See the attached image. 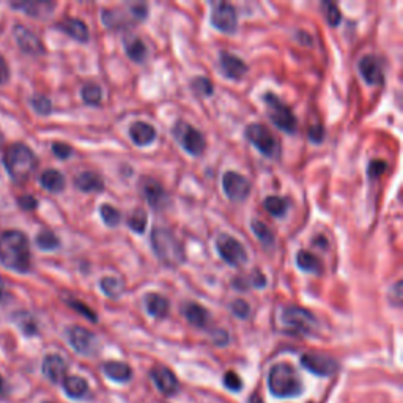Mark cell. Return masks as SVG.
<instances>
[{
	"instance_id": "11a10c76",
	"label": "cell",
	"mask_w": 403,
	"mask_h": 403,
	"mask_svg": "<svg viewBox=\"0 0 403 403\" xmlns=\"http://www.w3.org/2000/svg\"><path fill=\"white\" fill-rule=\"evenodd\" d=\"M8 298V287H6L5 281L0 277V301H5Z\"/></svg>"
},
{
	"instance_id": "db71d44e",
	"label": "cell",
	"mask_w": 403,
	"mask_h": 403,
	"mask_svg": "<svg viewBox=\"0 0 403 403\" xmlns=\"http://www.w3.org/2000/svg\"><path fill=\"white\" fill-rule=\"evenodd\" d=\"M10 77V68L5 58L0 56V84H5Z\"/></svg>"
},
{
	"instance_id": "e575fe53",
	"label": "cell",
	"mask_w": 403,
	"mask_h": 403,
	"mask_svg": "<svg viewBox=\"0 0 403 403\" xmlns=\"http://www.w3.org/2000/svg\"><path fill=\"white\" fill-rule=\"evenodd\" d=\"M127 222H128V227L133 230L134 234H143L145 229H147L148 217L143 210H134L133 213L129 215Z\"/></svg>"
},
{
	"instance_id": "f5cc1de1",
	"label": "cell",
	"mask_w": 403,
	"mask_h": 403,
	"mask_svg": "<svg viewBox=\"0 0 403 403\" xmlns=\"http://www.w3.org/2000/svg\"><path fill=\"white\" fill-rule=\"evenodd\" d=\"M249 283L252 287H255V288H263L267 286V279H265V276H263L259 269H255L252 274H250V281H249Z\"/></svg>"
},
{
	"instance_id": "8d00e7d4",
	"label": "cell",
	"mask_w": 403,
	"mask_h": 403,
	"mask_svg": "<svg viewBox=\"0 0 403 403\" xmlns=\"http://www.w3.org/2000/svg\"><path fill=\"white\" fill-rule=\"evenodd\" d=\"M16 321V325L23 329V333L24 334H27V335H35L37 334V321L34 316H32L30 314L27 312H18L15 314V316H13Z\"/></svg>"
},
{
	"instance_id": "f35d334b",
	"label": "cell",
	"mask_w": 403,
	"mask_h": 403,
	"mask_svg": "<svg viewBox=\"0 0 403 403\" xmlns=\"http://www.w3.org/2000/svg\"><path fill=\"white\" fill-rule=\"evenodd\" d=\"M37 246L43 250H54L60 246V241L56 234L49 232V230H43L37 235Z\"/></svg>"
},
{
	"instance_id": "74e56055",
	"label": "cell",
	"mask_w": 403,
	"mask_h": 403,
	"mask_svg": "<svg viewBox=\"0 0 403 403\" xmlns=\"http://www.w3.org/2000/svg\"><path fill=\"white\" fill-rule=\"evenodd\" d=\"M100 215H101L103 222H104L105 226H108V227H117L118 224L122 222V215H120V211H118L117 208L112 207V205H108V203L101 205V208H100Z\"/></svg>"
},
{
	"instance_id": "484cf974",
	"label": "cell",
	"mask_w": 403,
	"mask_h": 403,
	"mask_svg": "<svg viewBox=\"0 0 403 403\" xmlns=\"http://www.w3.org/2000/svg\"><path fill=\"white\" fill-rule=\"evenodd\" d=\"M103 370L110 380L118 383H127L128 380H131V376H133V370H131V367L128 364H124V362L118 361L105 362L103 366Z\"/></svg>"
},
{
	"instance_id": "7a4b0ae2",
	"label": "cell",
	"mask_w": 403,
	"mask_h": 403,
	"mask_svg": "<svg viewBox=\"0 0 403 403\" xmlns=\"http://www.w3.org/2000/svg\"><path fill=\"white\" fill-rule=\"evenodd\" d=\"M150 243L156 257L160 259L162 265H166L169 268H177L186 260L181 241L178 240L174 232L169 229L155 227L151 230Z\"/></svg>"
},
{
	"instance_id": "7dc6e473",
	"label": "cell",
	"mask_w": 403,
	"mask_h": 403,
	"mask_svg": "<svg viewBox=\"0 0 403 403\" xmlns=\"http://www.w3.org/2000/svg\"><path fill=\"white\" fill-rule=\"evenodd\" d=\"M52 151H54V155L57 158H60V160H67L72 155V148L67 143H62V142H56L52 143Z\"/></svg>"
},
{
	"instance_id": "ac0fdd59",
	"label": "cell",
	"mask_w": 403,
	"mask_h": 403,
	"mask_svg": "<svg viewBox=\"0 0 403 403\" xmlns=\"http://www.w3.org/2000/svg\"><path fill=\"white\" fill-rule=\"evenodd\" d=\"M151 380L156 385V388L160 389V392L164 395H172L177 392L178 389V380L170 369L167 367H155L150 372Z\"/></svg>"
},
{
	"instance_id": "30bf717a",
	"label": "cell",
	"mask_w": 403,
	"mask_h": 403,
	"mask_svg": "<svg viewBox=\"0 0 403 403\" xmlns=\"http://www.w3.org/2000/svg\"><path fill=\"white\" fill-rule=\"evenodd\" d=\"M67 337H68V342L72 347V350H75V352L79 354L94 356L96 354L98 348H100V343H98L96 335L85 328L71 326L67 331Z\"/></svg>"
},
{
	"instance_id": "bcb514c9",
	"label": "cell",
	"mask_w": 403,
	"mask_h": 403,
	"mask_svg": "<svg viewBox=\"0 0 403 403\" xmlns=\"http://www.w3.org/2000/svg\"><path fill=\"white\" fill-rule=\"evenodd\" d=\"M386 169H388L386 161H381V160L370 161V164H369V177L372 178V180H375V178H378V177H381L383 174H385Z\"/></svg>"
},
{
	"instance_id": "603a6c76",
	"label": "cell",
	"mask_w": 403,
	"mask_h": 403,
	"mask_svg": "<svg viewBox=\"0 0 403 403\" xmlns=\"http://www.w3.org/2000/svg\"><path fill=\"white\" fill-rule=\"evenodd\" d=\"M181 312L184 315V319H186L191 325L196 326V328H205L208 325L210 321V314L208 310L202 307L200 304H196V302H186L181 309Z\"/></svg>"
},
{
	"instance_id": "3957f363",
	"label": "cell",
	"mask_w": 403,
	"mask_h": 403,
	"mask_svg": "<svg viewBox=\"0 0 403 403\" xmlns=\"http://www.w3.org/2000/svg\"><path fill=\"white\" fill-rule=\"evenodd\" d=\"M268 386L271 394L279 399L296 397L302 391V383L293 366L281 362L271 367L268 375Z\"/></svg>"
},
{
	"instance_id": "681fc988",
	"label": "cell",
	"mask_w": 403,
	"mask_h": 403,
	"mask_svg": "<svg viewBox=\"0 0 403 403\" xmlns=\"http://www.w3.org/2000/svg\"><path fill=\"white\" fill-rule=\"evenodd\" d=\"M309 139L315 143L323 142V139H325V129H323L320 124H314V127H310L309 129Z\"/></svg>"
},
{
	"instance_id": "277c9868",
	"label": "cell",
	"mask_w": 403,
	"mask_h": 403,
	"mask_svg": "<svg viewBox=\"0 0 403 403\" xmlns=\"http://www.w3.org/2000/svg\"><path fill=\"white\" fill-rule=\"evenodd\" d=\"M4 162L6 172L18 183L27 180L34 174L38 164L34 151L24 143H13L11 147H8V150L5 151Z\"/></svg>"
},
{
	"instance_id": "836d02e7",
	"label": "cell",
	"mask_w": 403,
	"mask_h": 403,
	"mask_svg": "<svg viewBox=\"0 0 403 403\" xmlns=\"http://www.w3.org/2000/svg\"><path fill=\"white\" fill-rule=\"evenodd\" d=\"M82 100L90 105H100L103 100V90L98 84H85L81 91Z\"/></svg>"
},
{
	"instance_id": "7402d4cb",
	"label": "cell",
	"mask_w": 403,
	"mask_h": 403,
	"mask_svg": "<svg viewBox=\"0 0 403 403\" xmlns=\"http://www.w3.org/2000/svg\"><path fill=\"white\" fill-rule=\"evenodd\" d=\"M13 8L23 10L25 15L34 18H44L51 15V11L56 8V4L41 2V0H27V2H15L11 4Z\"/></svg>"
},
{
	"instance_id": "60d3db41",
	"label": "cell",
	"mask_w": 403,
	"mask_h": 403,
	"mask_svg": "<svg viewBox=\"0 0 403 403\" xmlns=\"http://www.w3.org/2000/svg\"><path fill=\"white\" fill-rule=\"evenodd\" d=\"M191 87H193V90L199 96H210V95H213V91H215L213 84H211L210 79L203 77V76L193 79V82H191Z\"/></svg>"
},
{
	"instance_id": "f6af8a7d",
	"label": "cell",
	"mask_w": 403,
	"mask_h": 403,
	"mask_svg": "<svg viewBox=\"0 0 403 403\" xmlns=\"http://www.w3.org/2000/svg\"><path fill=\"white\" fill-rule=\"evenodd\" d=\"M224 386L230 389V391L238 392V391H241L243 383H241L240 376H238L235 372H227L226 375H224Z\"/></svg>"
},
{
	"instance_id": "8992f818",
	"label": "cell",
	"mask_w": 403,
	"mask_h": 403,
	"mask_svg": "<svg viewBox=\"0 0 403 403\" xmlns=\"http://www.w3.org/2000/svg\"><path fill=\"white\" fill-rule=\"evenodd\" d=\"M248 141L260 151L263 156L276 158L279 155V143H277L274 134L260 123H250L244 131Z\"/></svg>"
},
{
	"instance_id": "d4e9b609",
	"label": "cell",
	"mask_w": 403,
	"mask_h": 403,
	"mask_svg": "<svg viewBox=\"0 0 403 403\" xmlns=\"http://www.w3.org/2000/svg\"><path fill=\"white\" fill-rule=\"evenodd\" d=\"M145 307H147V312L151 316H155V319H166L169 315L170 304L161 295L148 293L145 295Z\"/></svg>"
},
{
	"instance_id": "5bb4252c",
	"label": "cell",
	"mask_w": 403,
	"mask_h": 403,
	"mask_svg": "<svg viewBox=\"0 0 403 403\" xmlns=\"http://www.w3.org/2000/svg\"><path fill=\"white\" fill-rule=\"evenodd\" d=\"M13 35H15L18 46L25 52V54L32 56L44 54V44L41 43V39H39L30 29L25 27V25L23 24L15 25Z\"/></svg>"
},
{
	"instance_id": "f546056e",
	"label": "cell",
	"mask_w": 403,
	"mask_h": 403,
	"mask_svg": "<svg viewBox=\"0 0 403 403\" xmlns=\"http://www.w3.org/2000/svg\"><path fill=\"white\" fill-rule=\"evenodd\" d=\"M296 265H298L301 271H306V273H321L320 260L314 254L307 252V250H300L298 255H296Z\"/></svg>"
},
{
	"instance_id": "f1b7e54d",
	"label": "cell",
	"mask_w": 403,
	"mask_h": 403,
	"mask_svg": "<svg viewBox=\"0 0 403 403\" xmlns=\"http://www.w3.org/2000/svg\"><path fill=\"white\" fill-rule=\"evenodd\" d=\"M63 389L71 399H81L85 394H87L89 385H87V381L81 378V376L72 375V376H67V378L63 380Z\"/></svg>"
},
{
	"instance_id": "4dcf8cb0",
	"label": "cell",
	"mask_w": 403,
	"mask_h": 403,
	"mask_svg": "<svg viewBox=\"0 0 403 403\" xmlns=\"http://www.w3.org/2000/svg\"><path fill=\"white\" fill-rule=\"evenodd\" d=\"M263 208H265L271 216L283 217L288 210V200L277 196H269L263 200Z\"/></svg>"
},
{
	"instance_id": "4fadbf2b",
	"label": "cell",
	"mask_w": 403,
	"mask_h": 403,
	"mask_svg": "<svg viewBox=\"0 0 403 403\" xmlns=\"http://www.w3.org/2000/svg\"><path fill=\"white\" fill-rule=\"evenodd\" d=\"M301 366L304 369H307L310 373L319 376H331L339 370V364H337L335 359L329 358L326 354H319V353L302 354Z\"/></svg>"
},
{
	"instance_id": "6f0895ef",
	"label": "cell",
	"mask_w": 403,
	"mask_h": 403,
	"mask_svg": "<svg viewBox=\"0 0 403 403\" xmlns=\"http://www.w3.org/2000/svg\"><path fill=\"white\" fill-rule=\"evenodd\" d=\"M248 403H263V402H262V399L259 397V395L255 394V395H252V397L249 399V402H248Z\"/></svg>"
},
{
	"instance_id": "6da1fadb",
	"label": "cell",
	"mask_w": 403,
	"mask_h": 403,
	"mask_svg": "<svg viewBox=\"0 0 403 403\" xmlns=\"http://www.w3.org/2000/svg\"><path fill=\"white\" fill-rule=\"evenodd\" d=\"M0 262L6 268L18 273H27L30 269V246L23 232L10 230L0 236Z\"/></svg>"
},
{
	"instance_id": "ee69618b",
	"label": "cell",
	"mask_w": 403,
	"mask_h": 403,
	"mask_svg": "<svg viewBox=\"0 0 403 403\" xmlns=\"http://www.w3.org/2000/svg\"><path fill=\"white\" fill-rule=\"evenodd\" d=\"M230 309H232L234 315L238 316V319H248L250 314L249 304L243 300H235L232 304H230Z\"/></svg>"
},
{
	"instance_id": "8fae6325",
	"label": "cell",
	"mask_w": 403,
	"mask_h": 403,
	"mask_svg": "<svg viewBox=\"0 0 403 403\" xmlns=\"http://www.w3.org/2000/svg\"><path fill=\"white\" fill-rule=\"evenodd\" d=\"M222 189L232 202H243L248 199L250 193V183L248 178L238 174V172H226L222 177Z\"/></svg>"
},
{
	"instance_id": "4316f807",
	"label": "cell",
	"mask_w": 403,
	"mask_h": 403,
	"mask_svg": "<svg viewBox=\"0 0 403 403\" xmlns=\"http://www.w3.org/2000/svg\"><path fill=\"white\" fill-rule=\"evenodd\" d=\"M39 183L49 193H62L65 189V177L56 169L44 170L39 177Z\"/></svg>"
},
{
	"instance_id": "ab89813d",
	"label": "cell",
	"mask_w": 403,
	"mask_h": 403,
	"mask_svg": "<svg viewBox=\"0 0 403 403\" xmlns=\"http://www.w3.org/2000/svg\"><path fill=\"white\" fill-rule=\"evenodd\" d=\"M103 23L108 29H123L124 27V18L123 13L118 10H104L103 11Z\"/></svg>"
},
{
	"instance_id": "cb8c5ba5",
	"label": "cell",
	"mask_w": 403,
	"mask_h": 403,
	"mask_svg": "<svg viewBox=\"0 0 403 403\" xmlns=\"http://www.w3.org/2000/svg\"><path fill=\"white\" fill-rule=\"evenodd\" d=\"M75 186L82 193H101L104 180L95 172H82L75 178Z\"/></svg>"
},
{
	"instance_id": "2e32d148",
	"label": "cell",
	"mask_w": 403,
	"mask_h": 403,
	"mask_svg": "<svg viewBox=\"0 0 403 403\" xmlns=\"http://www.w3.org/2000/svg\"><path fill=\"white\" fill-rule=\"evenodd\" d=\"M359 72L369 85H381L383 84V65L375 56H366L359 60Z\"/></svg>"
},
{
	"instance_id": "c3c4849f",
	"label": "cell",
	"mask_w": 403,
	"mask_h": 403,
	"mask_svg": "<svg viewBox=\"0 0 403 403\" xmlns=\"http://www.w3.org/2000/svg\"><path fill=\"white\" fill-rule=\"evenodd\" d=\"M129 15L133 16L134 19H137V21H143V19L147 18V15H148L147 5H145V4L133 5V6H131V10H129Z\"/></svg>"
},
{
	"instance_id": "1f68e13d",
	"label": "cell",
	"mask_w": 403,
	"mask_h": 403,
	"mask_svg": "<svg viewBox=\"0 0 403 403\" xmlns=\"http://www.w3.org/2000/svg\"><path fill=\"white\" fill-rule=\"evenodd\" d=\"M100 287L108 298H118V296H122L124 292V282L118 279V277H103Z\"/></svg>"
},
{
	"instance_id": "d6a6232c",
	"label": "cell",
	"mask_w": 403,
	"mask_h": 403,
	"mask_svg": "<svg viewBox=\"0 0 403 403\" xmlns=\"http://www.w3.org/2000/svg\"><path fill=\"white\" fill-rule=\"evenodd\" d=\"M321 11L323 16H325V21L331 25V27H337L342 21L340 10L337 8V5L331 0H323L321 2Z\"/></svg>"
},
{
	"instance_id": "7c38bea8",
	"label": "cell",
	"mask_w": 403,
	"mask_h": 403,
	"mask_svg": "<svg viewBox=\"0 0 403 403\" xmlns=\"http://www.w3.org/2000/svg\"><path fill=\"white\" fill-rule=\"evenodd\" d=\"M238 18L236 10L234 5L227 2H217L213 5V11H211V25L215 29L224 32V34H234L236 30Z\"/></svg>"
},
{
	"instance_id": "f907efd6",
	"label": "cell",
	"mask_w": 403,
	"mask_h": 403,
	"mask_svg": "<svg viewBox=\"0 0 403 403\" xmlns=\"http://www.w3.org/2000/svg\"><path fill=\"white\" fill-rule=\"evenodd\" d=\"M18 203H19V207H21V208L25 210V211H32V210H35V208L38 207L37 199H35V197H32V196H23V197H19Z\"/></svg>"
},
{
	"instance_id": "d590c367",
	"label": "cell",
	"mask_w": 403,
	"mask_h": 403,
	"mask_svg": "<svg viewBox=\"0 0 403 403\" xmlns=\"http://www.w3.org/2000/svg\"><path fill=\"white\" fill-rule=\"evenodd\" d=\"M250 229H252V232L262 241V244H265V246H273L274 234L271 232L268 226H265V224H263L262 221L254 219L252 222H250Z\"/></svg>"
},
{
	"instance_id": "5b68a950",
	"label": "cell",
	"mask_w": 403,
	"mask_h": 403,
	"mask_svg": "<svg viewBox=\"0 0 403 403\" xmlns=\"http://www.w3.org/2000/svg\"><path fill=\"white\" fill-rule=\"evenodd\" d=\"M263 103H265L267 105L268 117H269V120L274 123V127L282 129L283 133H288V134L296 133L298 120H296V117L293 115L292 109H290L279 96L268 91V94L263 95Z\"/></svg>"
},
{
	"instance_id": "9a60e30c",
	"label": "cell",
	"mask_w": 403,
	"mask_h": 403,
	"mask_svg": "<svg viewBox=\"0 0 403 403\" xmlns=\"http://www.w3.org/2000/svg\"><path fill=\"white\" fill-rule=\"evenodd\" d=\"M141 189L151 208L162 210L167 205L169 197L160 181L153 180V178H143L141 183Z\"/></svg>"
},
{
	"instance_id": "e0dca14e",
	"label": "cell",
	"mask_w": 403,
	"mask_h": 403,
	"mask_svg": "<svg viewBox=\"0 0 403 403\" xmlns=\"http://www.w3.org/2000/svg\"><path fill=\"white\" fill-rule=\"evenodd\" d=\"M219 65H221L224 76L229 79H235V81L244 77V75L248 72V65L244 63L240 57L230 54V52L227 51L221 52Z\"/></svg>"
},
{
	"instance_id": "d6986e66",
	"label": "cell",
	"mask_w": 403,
	"mask_h": 403,
	"mask_svg": "<svg viewBox=\"0 0 403 403\" xmlns=\"http://www.w3.org/2000/svg\"><path fill=\"white\" fill-rule=\"evenodd\" d=\"M43 373L52 383H60L65 380L67 373V362L58 354L46 356L43 361Z\"/></svg>"
},
{
	"instance_id": "b9f144b4",
	"label": "cell",
	"mask_w": 403,
	"mask_h": 403,
	"mask_svg": "<svg viewBox=\"0 0 403 403\" xmlns=\"http://www.w3.org/2000/svg\"><path fill=\"white\" fill-rule=\"evenodd\" d=\"M32 103V108H34L38 114L41 115H49L51 110H52V103L49 98H46L43 95H35L34 98L30 100Z\"/></svg>"
},
{
	"instance_id": "9c48e42d",
	"label": "cell",
	"mask_w": 403,
	"mask_h": 403,
	"mask_svg": "<svg viewBox=\"0 0 403 403\" xmlns=\"http://www.w3.org/2000/svg\"><path fill=\"white\" fill-rule=\"evenodd\" d=\"M217 254L221 255L224 262H227L230 267H241L248 262V252L243 244L236 238L230 235H219L216 240Z\"/></svg>"
},
{
	"instance_id": "44dd1931",
	"label": "cell",
	"mask_w": 403,
	"mask_h": 403,
	"mask_svg": "<svg viewBox=\"0 0 403 403\" xmlns=\"http://www.w3.org/2000/svg\"><path fill=\"white\" fill-rule=\"evenodd\" d=\"M129 137L137 147H147L156 139V129L145 122H136L131 124Z\"/></svg>"
},
{
	"instance_id": "52a82bcc",
	"label": "cell",
	"mask_w": 403,
	"mask_h": 403,
	"mask_svg": "<svg viewBox=\"0 0 403 403\" xmlns=\"http://www.w3.org/2000/svg\"><path fill=\"white\" fill-rule=\"evenodd\" d=\"M282 321L287 328L298 334H310L314 333L316 328L315 316L310 314L309 310L298 306H288L283 309Z\"/></svg>"
},
{
	"instance_id": "7bdbcfd3",
	"label": "cell",
	"mask_w": 403,
	"mask_h": 403,
	"mask_svg": "<svg viewBox=\"0 0 403 403\" xmlns=\"http://www.w3.org/2000/svg\"><path fill=\"white\" fill-rule=\"evenodd\" d=\"M68 304L70 306L75 309V310H77L79 314H82L85 319H89L90 321H94V323H96L98 321V316H96V314L94 312V310H91L89 306H85L84 302H81V301H76V300H71V301H68Z\"/></svg>"
},
{
	"instance_id": "83f0119b",
	"label": "cell",
	"mask_w": 403,
	"mask_h": 403,
	"mask_svg": "<svg viewBox=\"0 0 403 403\" xmlns=\"http://www.w3.org/2000/svg\"><path fill=\"white\" fill-rule=\"evenodd\" d=\"M124 51L128 57L136 63H142L147 58V46L137 37H129L124 39Z\"/></svg>"
},
{
	"instance_id": "ba28073f",
	"label": "cell",
	"mask_w": 403,
	"mask_h": 403,
	"mask_svg": "<svg viewBox=\"0 0 403 403\" xmlns=\"http://www.w3.org/2000/svg\"><path fill=\"white\" fill-rule=\"evenodd\" d=\"M174 136L177 141L180 142L184 151L193 156H200L205 148H207V142H205L203 134L188 123H177L174 127Z\"/></svg>"
},
{
	"instance_id": "ffe728a7",
	"label": "cell",
	"mask_w": 403,
	"mask_h": 403,
	"mask_svg": "<svg viewBox=\"0 0 403 403\" xmlns=\"http://www.w3.org/2000/svg\"><path fill=\"white\" fill-rule=\"evenodd\" d=\"M57 29H60L65 34L70 35L72 39H76V41H81V43H87L89 41V29L87 25H85L84 21L81 19H76V18H67L63 19L57 24Z\"/></svg>"
},
{
	"instance_id": "816d5d0a",
	"label": "cell",
	"mask_w": 403,
	"mask_h": 403,
	"mask_svg": "<svg viewBox=\"0 0 403 403\" xmlns=\"http://www.w3.org/2000/svg\"><path fill=\"white\" fill-rule=\"evenodd\" d=\"M389 301H391L394 306H400L402 304V282H395V286L389 292Z\"/></svg>"
},
{
	"instance_id": "9f6ffc18",
	"label": "cell",
	"mask_w": 403,
	"mask_h": 403,
	"mask_svg": "<svg viewBox=\"0 0 403 403\" xmlns=\"http://www.w3.org/2000/svg\"><path fill=\"white\" fill-rule=\"evenodd\" d=\"M6 394V388H5V381L2 376H0V395H5Z\"/></svg>"
},
{
	"instance_id": "680465c9",
	"label": "cell",
	"mask_w": 403,
	"mask_h": 403,
	"mask_svg": "<svg viewBox=\"0 0 403 403\" xmlns=\"http://www.w3.org/2000/svg\"><path fill=\"white\" fill-rule=\"evenodd\" d=\"M2 141H4V139H2V136H0V143H2Z\"/></svg>"
}]
</instances>
